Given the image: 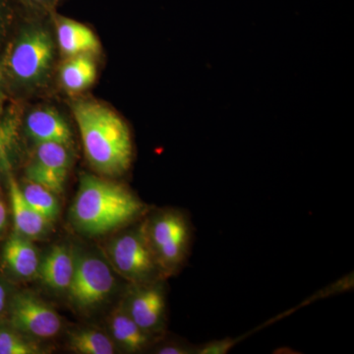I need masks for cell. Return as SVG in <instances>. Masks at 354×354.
<instances>
[{"label": "cell", "mask_w": 354, "mask_h": 354, "mask_svg": "<svg viewBox=\"0 0 354 354\" xmlns=\"http://www.w3.org/2000/svg\"><path fill=\"white\" fill-rule=\"evenodd\" d=\"M72 111L88 164L106 176L125 174L134 153L127 122L109 106L93 100L74 102Z\"/></svg>", "instance_id": "obj_1"}, {"label": "cell", "mask_w": 354, "mask_h": 354, "mask_svg": "<svg viewBox=\"0 0 354 354\" xmlns=\"http://www.w3.org/2000/svg\"><path fill=\"white\" fill-rule=\"evenodd\" d=\"M148 212L136 195L121 184L83 174L71 208L72 218L88 235L108 234L139 220Z\"/></svg>", "instance_id": "obj_2"}, {"label": "cell", "mask_w": 354, "mask_h": 354, "mask_svg": "<svg viewBox=\"0 0 354 354\" xmlns=\"http://www.w3.org/2000/svg\"><path fill=\"white\" fill-rule=\"evenodd\" d=\"M55 55V43L48 30L39 23L26 26L1 59L6 84L25 90L41 87L50 78Z\"/></svg>", "instance_id": "obj_3"}, {"label": "cell", "mask_w": 354, "mask_h": 354, "mask_svg": "<svg viewBox=\"0 0 354 354\" xmlns=\"http://www.w3.org/2000/svg\"><path fill=\"white\" fill-rule=\"evenodd\" d=\"M143 225L162 274L176 272L189 255L193 236L190 218L177 209H165L144 221Z\"/></svg>", "instance_id": "obj_4"}, {"label": "cell", "mask_w": 354, "mask_h": 354, "mask_svg": "<svg viewBox=\"0 0 354 354\" xmlns=\"http://www.w3.org/2000/svg\"><path fill=\"white\" fill-rule=\"evenodd\" d=\"M109 254L115 269L134 285L153 283L165 277L147 239L143 223L118 236L109 247Z\"/></svg>", "instance_id": "obj_5"}, {"label": "cell", "mask_w": 354, "mask_h": 354, "mask_svg": "<svg viewBox=\"0 0 354 354\" xmlns=\"http://www.w3.org/2000/svg\"><path fill=\"white\" fill-rule=\"evenodd\" d=\"M114 283L111 269L104 261L94 256L77 258L68 288L70 299L82 308L95 306L109 297Z\"/></svg>", "instance_id": "obj_6"}, {"label": "cell", "mask_w": 354, "mask_h": 354, "mask_svg": "<svg viewBox=\"0 0 354 354\" xmlns=\"http://www.w3.org/2000/svg\"><path fill=\"white\" fill-rule=\"evenodd\" d=\"M70 162L69 147L51 142L38 143L36 156L28 165L26 176L28 180L60 194L64 190Z\"/></svg>", "instance_id": "obj_7"}, {"label": "cell", "mask_w": 354, "mask_h": 354, "mask_svg": "<svg viewBox=\"0 0 354 354\" xmlns=\"http://www.w3.org/2000/svg\"><path fill=\"white\" fill-rule=\"evenodd\" d=\"M11 322L18 330L39 339H50L62 329V321L55 310L27 293L14 298Z\"/></svg>", "instance_id": "obj_8"}, {"label": "cell", "mask_w": 354, "mask_h": 354, "mask_svg": "<svg viewBox=\"0 0 354 354\" xmlns=\"http://www.w3.org/2000/svg\"><path fill=\"white\" fill-rule=\"evenodd\" d=\"M128 300L127 312L147 334L162 332L165 321V295L160 281L137 283Z\"/></svg>", "instance_id": "obj_9"}, {"label": "cell", "mask_w": 354, "mask_h": 354, "mask_svg": "<svg viewBox=\"0 0 354 354\" xmlns=\"http://www.w3.org/2000/svg\"><path fill=\"white\" fill-rule=\"evenodd\" d=\"M25 130L28 136L38 143L72 144V132L67 121L57 109L39 106L26 116Z\"/></svg>", "instance_id": "obj_10"}, {"label": "cell", "mask_w": 354, "mask_h": 354, "mask_svg": "<svg viewBox=\"0 0 354 354\" xmlns=\"http://www.w3.org/2000/svg\"><path fill=\"white\" fill-rule=\"evenodd\" d=\"M53 17L58 48L65 58L99 53V39L88 26L57 13Z\"/></svg>", "instance_id": "obj_11"}, {"label": "cell", "mask_w": 354, "mask_h": 354, "mask_svg": "<svg viewBox=\"0 0 354 354\" xmlns=\"http://www.w3.org/2000/svg\"><path fill=\"white\" fill-rule=\"evenodd\" d=\"M8 183L14 223L18 234L27 239L43 236L48 232L51 221L46 220L26 201L19 184L11 174H8Z\"/></svg>", "instance_id": "obj_12"}, {"label": "cell", "mask_w": 354, "mask_h": 354, "mask_svg": "<svg viewBox=\"0 0 354 354\" xmlns=\"http://www.w3.org/2000/svg\"><path fill=\"white\" fill-rule=\"evenodd\" d=\"M76 259L66 246L53 247L39 263L38 274L44 285L58 291L68 290Z\"/></svg>", "instance_id": "obj_13"}, {"label": "cell", "mask_w": 354, "mask_h": 354, "mask_svg": "<svg viewBox=\"0 0 354 354\" xmlns=\"http://www.w3.org/2000/svg\"><path fill=\"white\" fill-rule=\"evenodd\" d=\"M97 64L92 55L65 58L59 69L60 83L65 92L78 95L88 90L97 78Z\"/></svg>", "instance_id": "obj_14"}, {"label": "cell", "mask_w": 354, "mask_h": 354, "mask_svg": "<svg viewBox=\"0 0 354 354\" xmlns=\"http://www.w3.org/2000/svg\"><path fill=\"white\" fill-rule=\"evenodd\" d=\"M3 258L11 271L21 278L38 274L39 254L36 247L22 235H13L4 247Z\"/></svg>", "instance_id": "obj_15"}, {"label": "cell", "mask_w": 354, "mask_h": 354, "mask_svg": "<svg viewBox=\"0 0 354 354\" xmlns=\"http://www.w3.org/2000/svg\"><path fill=\"white\" fill-rule=\"evenodd\" d=\"M111 327L115 341L130 353L144 351L153 339L152 335L147 334L132 320L127 310H120L114 314Z\"/></svg>", "instance_id": "obj_16"}, {"label": "cell", "mask_w": 354, "mask_h": 354, "mask_svg": "<svg viewBox=\"0 0 354 354\" xmlns=\"http://www.w3.org/2000/svg\"><path fill=\"white\" fill-rule=\"evenodd\" d=\"M26 201L32 209L44 216L46 220L53 221L59 215V205L55 193L44 186L28 180L24 187L21 188Z\"/></svg>", "instance_id": "obj_17"}, {"label": "cell", "mask_w": 354, "mask_h": 354, "mask_svg": "<svg viewBox=\"0 0 354 354\" xmlns=\"http://www.w3.org/2000/svg\"><path fill=\"white\" fill-rule=\"evenodd\" d=\"M72 351L81 354H113L114 346L106 335L95 330H83L70 335Z\"/></svg>", "instance_id": "obj_18"}, {"label": "cell", "mask_w": 354, "mask_h": 354, "mask_svg": "<svg viewBox=\"0 0 354 354\" xmlns=\"http://www.w3.org/2000/svg\"><path fill=\"white\" fill-rule=\"evenodd\" d=\"M38 346L11 330H0V354H37Z\"/></svg>", "instance_id": "obj_19"}, {"label": "cell", "mask_w": 354, "mask_h": 354, "mask_svg": "<svg viewBox=\"0 0 354 354\" xmlns=\"http://www.w3.org/2000/svg\"><path fill=\"white\" fill-rule=\"evenodd\" d=\"M236 342V339L232 337L214 339L196 346L195 354H225L234 348Z\"/></svg>", "instance_id": "obj_20"}, {"label": "cell", "mask_w": 354, "mask_h": 354, "mask_svg": "<svg viewBox=\"0 0 354 354\" xmlns=\"http://www.w3.org/2000/svg\"><path fill=\"white\" fill-rule=\"evenodd\" d=\"M30 10L39 13H53L62 0H19Z\"/></svg>", "instance_id": "obj_21"}, {"label": "cell", "mask_w": 354, "mask_h": 354, "mask_svg": "<svg viewBox=\"0 0 354 354\" xmlns=\"http://www.w3.org/2000/svg\"><path fill=\"white\" fill-rule=\"evenodd\" d=\"M12 21V8L8 0H0V43L6 38Z\"/></svg>", "instance_id": "obj_22"}, {"label": "cell", "mask_w": 354, "mask_h": 354, "mask_svg": "<svg viewBox=\"0 0 354 354\" xmlns=\"http://www.w3.org/2000/svg\"><path fill=\"white\" fill-rule=\"evenodd\" d=\"M196 346L187 344H167L157 348L158 354H195Z\"/></svg>", "instance_id": "obj_23"}, {"label": "cell", "mask_w": 354, "mask_h": 354, "mask_svg": "<svg viewBox=\"0 0 354 354\" xmlns=\"http://www.w3.org/2000/svg\"><path fill=\"white\" fill-rule=\"evenodd\" d=\"M6 207L4 205V203L0 200V232H1L2 228L4 227L6 223Z\"/></svg>", "instance_id": "obj_24"}, {"label": "cell", "mask_w": 354, "mask_h": 354, "mask_svg": "<svg viewBox=\"0 0 354 354\" xmlns=\"http://www.w3.org/2000/svg\"><path fill=\"white\" fill-rule=\"evenodd\" d=\"M6 85V73H4V67L3 64H2V60H0V97H2V94H3V88Z\"/></svg>", "instance_id": "obj_25"}, {"label": "cell", "mask_w": 354, "mask_h": 354, "mask_svg": "<svg viewBox=\"0 0 354 354\" xmlns=\"http://www.w3.org/2000/svg\"><path fill=\"white\" fill-rule=\"evenodd\" d=\"M6 290H4L3 286L0 285V312L3 310L4 306H6Z\"/></svg>", "instance_id": "obj_26"}, {"label": "cell", "mask_w": 354, "mask_h": 354, "mask_svg": "<svg viewBox=\"0 0 354 354\" xmlns=\"http://www.w3.org/2000/svg\"><path fill=\"white\" fill-rule=\"evenodd\" d=\"M0 157L2 158H6V153H4L3 139H2L1 132H0Z\"/></svg>", "instance_id": "obj_27"}]
</instances>
